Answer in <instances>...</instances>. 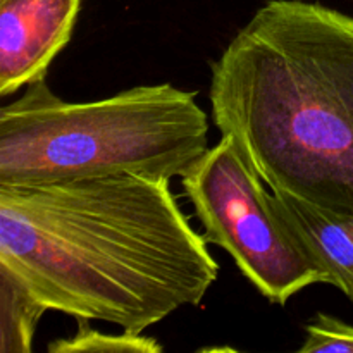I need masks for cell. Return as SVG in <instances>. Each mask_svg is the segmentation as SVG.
Instances as JSON below:
<instances>
[{
    "label": "cell",
    "mask_w": 353,
    "mask_h": 353,
    "mask_svg": "<svg viewBox=\"0 0 353 353\" xmlns=\"http://www.w3.org/2000/svg\"><path fill=\"white\" fill-rule=\"evenodd\" d=\"M207 245L164 176L0 185V271L74 319L143 333L196 307L219 276Z\"/></svg>",
    "instance_id": "cell-1"
},
{
    "label": "cell",
    "mask_w": 353,
    "mask_h": 353,
    "mask_svg": "<svg viewBox=\"0 0 353 353\" xmlns=\"http://www.w3.org/2000/svg\"><path fill=\"white\" fill-rule=\"evenodd\" d=\"M209 99L265 186L353 216V16L268 0L210 64Z\"/></svg>",
    "instance_id": "cell-2"
},
{
    "label": "cell",
    "mask_w": 353,
    "mask_h": 353,
    "mask_svg": "<svg viewBox=\"0 0 353 353\" xmlns=\"http://www.w3.org/2000/svg\"><path fill=\"white\" fill-rule=\"evenodd\" d=\"M209 150L196 93L169 83L65 102L33 83L0 109V185L34 186L117 174L185 176Z\"/></svg>",
    "instance_id": "cell-3"
},
{
    "label": "cell",
    "mask_w": 353,
    "mask_h": 353,
    "mask_svg": "<svg viewBox=\"0 0 353 353\" xmlns=\"http://www.w3.org/2000/svg\"><path fill=\"white\" fill-rule=\"evenodd\" d=\"M203 238L226 250L264 299L286 305L312 285H327L326 272L276 214L271 193L245 161L230 134L181 176Z\"/></svg>",
    "instance_id": "cell-4"
},
{
    "label": "cell",
    "mask_w": 353,
    "mask_h": 353,
    "mask_svg": "<svg viewBox=\"0 0 353 353\" xmlns=\"http://www.w3.org/2000/svg\"><path fill=\"white\" fill-rule=\"evenodd\" d=\"M83 0H0V95L41 81L71 41Z\"/></svg>",
    "instance_id": "cell-5"
},
{
    "label": "cell",
    "mask_w": 353,
    "mask_h": 353,
    "mask_svg": "<svg viewBox=\"0 0 353 353\" xmlns=\"http://www.w3.org/2000/svg\"><path fill=\"white\" fill-rule=\"evenodd\" d=\"M271 203L307 254L326 272L327 285L353 302V216L271 190Z\"/></svg>",
    "instance_id": "cell-6"
},
{
    "label": "cell",
    "mask_w": 353,
    "mask_h": 353,
    "mask_svg": "<svg viewBox=\"0 0 353 353\" xmlns=\"http://www.w3.org/2000/svg\"><path fill=\"white\" fill-rule=\"evenodd\" d=\"M45 312L47 307L0 271V352L30 353L33 334Z\"/></svg>",
    "instance_id": "cell-7"
},
{
    "label": "cell",
    "mask_w": 353,
    "mask_h": 353,
    "mask_svg": "<svg viewBox=\"0 0 353 353\" xmlns=\"http://www.w3.org/2000/svg\"><path fill=\"white\" fill-rule=\"evenodd\" d=\"M78 321V331L71 338H59L48 343L50 353H161L164 348L155 338L141 333L124 331L121 334H107L90 326V319Z\"/></svg>",
    "instance_id": "cell-8"
},
{
    "label": "cell",
    "mask_w": 353,
    "mask_h": 353,
    "mask_svg": "<svg viewBox=\"0 0 353 353\" xmlns=\"http://www.w3.org/2000/svg\"><path fill=\"white\" fill-rule=\"evenodd\" d=\"M305 341L299 353L345 352L353 353V326L327 314L317 312L305 324Z\"/></svg>",
    "instance_id": "cell-9"
}]
</instances>
